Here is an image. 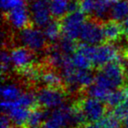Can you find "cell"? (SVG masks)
<instances>
[{
    "instance_id": "25",
    "label": "cell",
    "mask_w": 128,
    "mask_h": 128,
    "mask_svg": "<svg viewBox=\"0 0 128 128\" xmlns=\"http://www.w3.org/2000/svg\"><path fill=\"white\" fill-rule=\"evenodd\" d=\"M124 98H125V95H124L123 90H115L110 93L105 102L109 106L115 108L123 101Z\"/></svg>"
},
{
    "instance_id": "24",
    "label": "cell",
    "mask_w": 128,
    "mask_h": 128,
    "mask_svg": "<svg viewBox=\"0 0 128 128\" xmlns=\"http://www.w3.org/2000/svg\"><path fill=\"white\" fill-rule=\"evenodd\" d=\"M56 44L59 49L63 52L65 55L68 56H71L72 54H74L78 48L75 40H72V39L67 38H62Z\"/></svg>"
},
{
    "instance_id": "33",
    "label": "cell",
    "mask_w": 128,
    "mask_h": 128,
    "mask_svg": "<svg viewBox=\"0 0 128 128\" xmlns=\"http://www.w3.org/2000/svg\"><path fill=\"white\" fill-rule=\"evenodd\" d=\"M85 128H102L101 126L99 124H97V123H91V125L87 126Z\"/></svg>"
},
{
    "instance_id": "20",
    "label": "cell",
    "mask_w": 128,
    "mask_h": 128,
    "mask_svg": "<svg viewBox=\"0 0 128 128\" xmlns=\"http://www.w3.org/2000/svg\"><path fill=\"white\" fill-rule=\"evenodd\" d=\"M109 16L111 19L121 23L128 17V2L126 0H117L111 6Z\"/></svg>"
},
{
    "instance_id": "23",
    "label": "cell",
    "mask_w": 128,
    "mask_h": 128,
    "mask_svg": "<svg viewBox=\"0 0 128 128\" xmlns=\"http://www.w3.org/2000/svg\"><path fill=\"white\" fill-rule=\"evenodd\" d=\"M125 95V94H124ZM113 114L123 124L128 123V97L125 96L124 100L114 108Z\"/></svg>"
},
{
    "instance_id": "18",
    "label": "cell",
    "mask_w": 128,
    "mask_h": 128,
    "mask_svg": "<svg viewBox=\"0 0 128 128\" xmlns=\"http://www.w3.org/2000/svg\"><path fill=\"white\" fill-rule=\"evenodd\" d=\"M24 92L22 88L14 82H6L2 86L1 96L2 101L12 102L17 100Z\"/></svg>"
},
{
    "instance_id": "13",
    "label": "cell",
    "mask_w": 128,
    "mask_h": 128,
    "mask_svg": "<svg viewBox=\"0 0 128 128\" xmlns=\"http://www.w3.org/2000/svg\"><path fill=\"white\" fill-rule=\"evenodd\" d=\"M5 18L10 26L18 32L29 26L30 22H32L29 9L26 5L10 10L5 13Z\"/></svg>"
},
{
    "instance_id": "1",
    "label": "cell",
    "mask_w": 128,
    "mask_h": 128,
    "mask_svg": "<svg viewBox=\"0 0 128 128\" xmlns=\"http://www.w3.org/2000/svg\"><path fill=\"white\" fill-rule=\"evenodd\" d=\"M126 78L125 66L118 61L104 66L95 76L93 84L87 89L89 96L105 101L112 91L118 90Z\"/></svg>"
},
{
    "instance_id": "31",
    "label": "cell",
    "mask_w": 128,
    "mask_h": 128,
    "mask_svg": "<svg viewBox=\"0 0 128 128\" xmlns=\"http://www.w3.org/2000/svg\"><path fill=\"white\" fill-rule=\"evenodd\" d=\"M1 128H13L12 126V124L9 121V120L5 116L2 117L1 120Z\"/></svg>"
},
{
    "instance_id": "34",
    "label": "cell",
    "mask_w": 128,
    "mask_h": 128,
    "mask_svg": "<svg viewBox=\"0 0 128 128\" xmlns=\"http://www.w3.org/2000/svg\"><path fill=\"white\" fill-rule=\"evenodd\" d=\"M125 55H126V57L128 58V52H127V53H125Z\"/></svg>"
},
{
    "instance_id": "2",
    "label": "cell",
    "mask_w": 128,
    "mask_h": 128,
    "mask_svg": "<svg viewBox=\"0 0 128 128\" xmlns=\"http://www.w3.org/2000/svg\"><path fill=\"white\" fill-rule=\"evenodd\" d=\"M86 121L79 107L64 104L48 115L41 128H68Z\"/></svg>"
},
{
    "instance_id": "35",
    "label": "cell",
    "mask_w": 128,
    "mask_h": 128,
    "mask_svg": "<svg viewBox=\"0 0 128 128\" xmlns=\"http://www.w3.org/2000/svg\"><path fill=\"white\" fill-rule=\"evenodd\" d=\"M127 38H128V37H127Z\"/></svg>"
},
{
    "instance_id": "14",
    "label": "cell",
    "mask_w": 128,
    "mask_h": 128,
    "mask_svg": "<svg viewBox=\"0 0 128 128\" xmlns=\"http://www.w3.org/2000/svg\"><path fill=\"white\" fill-rule=\"evenodd\" d=\"M103 30L104 38L109 43L118 41L121 38L122 35H124L121 24L112 19L107 20L103 24Z\"/></svg>"
},
{
    "instance_id": "5",
    "label": "cell",
    "mask_w": 128,
    "mask_h": 128,
    "mask_svg": "<svg viewBox=\"0 0 128 128\" xmlns=\"http://www.w3.org/2000/svg\"><path fill=\"white\" fill-rule=\"evenodd\" d=\"M17 39L21 46L27 48L33 53L42 52L48 44L43 30L35 26H29L19 30Z\"/></svg>"
},
{
    "instance_id": "7",
    "label": "cell",
    "mask_w": 128,
    "mask_h": 128,
    "mask_svg": "<svg viewBox=\"0 0 128 128\" xmlns=\"http://www.w3.org/2000/svg\"><path fill=\"white\" fill-rule=\"evenodd\" d=\"M36 101L44 109L55 110L66 102V94L60 87H42L36 92Z\"/></svg>"
},
{
    "instance_id": "21",
    "label": "cell",
    "mask_w": 128,
    "mask_h": 128,
    "mask_svg": "<svg viewBox=\"0 0 128 128\" xmlns=\"http://www.w3.org/2000/svg\"><path fill=\"white\" fill-rule=\"evenodd\" d=\"M117 0H96V9L94 15L97 19H104L109 16L110 10Z\"/></svg>"
},
{
    "instance_id": "16",
    "label": "cell",
    "mask_w": 128,
    "mask_h": 128,
    "mask_svg": "<svg viewBox=\"0 0 128 128\" xmlns=\"http://www.w3.org/2000/svg\"><path fill=\"white\" fill-rule=\"evenodd\" d=\"M43 87H60L63 82L62 74L58 73L55 69L42 70L39 77V80Z\"/></svg>"
},
{
    "instance_id": "6",
    "label": "cell",
    "mask_w": 128,
    "mask_h": 128,
    "mask_svg": "<svg viewBox=\"0 0 128 128\" xmlns=\"http://www.w3.org/2000/svg\"><path fill=\"white\" fill-rule=\"evenodd\" d=\"M2 112L13 126L22 127L27 126L30 109L23 104L20 97L12 102L2 101Z\"/></svg>"
},
{
    "instance_id": "4",
    "label": "cell",
    "mask_w": 128,
    "mask_h": 128,
    "mask_svg": "<svg viewBox=\"0 0 128 128\" xmlns=\"http://www.w3.org/2000/svg\"><path fill=\"white\" fill-rule=\"evenodd\" d=\"M124 58L118 47L113 43H103L96 46H91V59L92 66L102 68L114 61H120Z\"/></svg>"
},
{
    "instance_id": "12",
    "label": "cell",
    "mask_w": 128,
    "mask_h": 128,
    "mask_svg": "<svg viewBox=\"0 0 128 128\" xmlns=\"http://www.w3.org/2000/svg\"><path fill=\"white\" fill-rule=\"evenodd\" d=\"M12 64L15 69L23 71L33 66L34 53L24 46H17L10 51Z\"/></svg>"
},
{
    "instance_id": "32",
    "label": "cell",
    "mask_w": 128,
    "mask_h": 128,
    "mask_svg": "<svg viewBox=\"0 0 128 128\" xmlns=\"http://www.w3.org/2000/svg\"><path fill=\"white\" fill-rule=\"evenodd\" d=\"M120 24H121L122 29H123L124 35H125L126 37H128V17L125 19H124Z\"/></svg>"
},
{
    "instance_id": "29",
    "label": "cell",
    "mask_w": 128,
    "mask_h": 128,
    "mask_svg": "<svg viewBox=\"0 0 128 128\" xmlns=\"http://www.w3.org/2000/svg\"><path fill=\"white\" fill-rule=\"evenodd\" d=\"M40 70L38 68L34 67L33 66H30V67L26 68V69L21 71L20 72L22 73L23 77L29 81H38L39 80V77L40 74Z\"/></svg>"
},
{
    "instance_id": "26",
    "label": "cell",
    "mask_w": 128,
    "mask_h": 128,
    "mask_svg": "<svg viewBox=\"0 0 128 128\" xmlns=\"http://www.w3.org/2000/svg\"><path fill=\"white\" fill-rule=\"evenodd\" d=\"M118 118L114 114L105 115L99 121V125L102 128H119L120 123Z\"/></svg>"
},
{
    "instance_id": "28",
    "label": "cell",
    "mask_w": 128,
    "mask_h": 128,
    "mask_svg": "<svg viewBox=\"0 0 128 128\" xmlns=\"http://www.w3.org/2000/svg\"><path fill=\"white\" fill-rule=\"evenodd\" d=\"M80 10L86 15H94L96 0H79Z\"/></svg>"
},
{
    "instance_id": "3",
    "label": "cell",
    "mask_w": 128,
    "mask_h": 128,
    "mask_svg": "<svg viewBox=\"0 0 128 128\" xmlns=\"http://www.w3.org/2000/svg\"><path fill=\"white\" fill-rule=\"evenodd\" d=\"M61 74L70 92H75L82 88L90 87L95 80V76L91 70H80L75 68L72 64L70 56L68 57L61 68Z\"/></svg>"
},
{
    "instance_id": "27",
    "label": "cell",
    "mask_w": 128,
    "mask_h": 128,
    "mask_svg": "<svg viewBox=\"0 0 128 128\" xmlns=\"http://www.w3.org/2000/svg\"><path fill=\"white\" fill-rule=\"evenodd\" d=\"M26 4V0H1V7L5 14L18 7L25 6Z\"/></svg>"
},
{
    "instance_id": "9",
    "label": "cell",
    "mask_w": 128,
    "mask_h": 128,
    "mask_svg": "<svg viewBox=\"0 0 128 128\" xmlns=\"http://www.w3.org/2000/svg\"><path fill=\"white\" fill-rule=\"evenodd\" d=\"M78 107L86 121L91 123L99 122L105 116V106L103 101L89 96L80 100Z\"/></svg>"
},
{
    "instance_id": "19",
    "label": "cell",
    "mask_w": 128,
    "mask_h": 128,
    "mask_svg": "<svg viewBox=\"0 0 128 128\" xmlns=\"http://www.w3.org/2000/svg\"><path fill=\"white\" fill-rule=\"evenodd\" d=\"M52 16L55 19H62L69 12L71 0H48Z\"/></svg>"
},
{
    "instance_id": "15",
    "label": "cell",
    "mask_w": 128,
    "mask_h": 128,
    "mask_svg": "<svg viewBox=\"0 0 128 128\" xmlns=\"http://www.w3.org/2000/svg\"><path fill=\"white\" fill-rule=\"evenodd\" d=\"M68 57H69V56L65 55L63 52L59 49L56 44H52L50 48H48V50L47 51V62L54 69L61 70Z\"/></svg>"
},
{
    "instance_id": "10",
    "label": "cell",
    "mask_w": 128,
    "mask_h": 128,
    "mask_svg": "<svg viewBox=\"0 0 128 128\" xmlns=\"http://www.w3.org/2000/svg\"><path fill=\"white\" fill-rule=\"evenodd\" d=\"M79 40L82 44L96 46L105 40L103 30V24L97 19H89L85 22L81 32Z\"/></svg>"
},
{
    "instance_id": "8",
    "label": "cell",
    "mask_w": 128,
    "mask_h": 128,
    "mask_svg": "<svg viewBox=\"0 0 128 128\" xmlns=\"http://www.w3.org/2000/svg\"><path fill=\"white\" fill-rule=\"evenodd\" d=\"M86 21V14L81 10L68 12L61 21L63 38L72 40L79 39L82 29Z\"/></svg>"
},
{
    "instance_id": "11",
    "label": "cell",
    "mask_w": 128,
    "mask_h": 128,
    "mask_svg": "<svg viewBox=\"0 0 128 128\" xmlns=\"http://www.w3.org/2000/svg\"><path fill=\"white\" fill-rule=\"evenodd\" d=\"M28 9L32 23L39 28H43L53 20L48 0H31Z\"/></svg>"
},
{
    "instance_id": "30",
    "label": "cell",
    "mask_w": 128,
    "mask_h": 128,
    "mask_svg": "<svg viewBox=\"0 0 128 128\" xmlns=\"http://www.w3.org/2000/svg\"><path fill=\"white\" fill-rule=\"evenodd\" d=\"M12 66V59H11L10 52L4 50L1 53V71L2 73L5 74L10 71L11 67Z\"/></svg>"
},
{
    "instance_id": "17",
    "label": "cell",
    "mask_w": 128,
    "mask_h": 128,
    "mask_svg": "<svg viewBox=\"0 0 128 128\" xmlns=\"http://www.w3.org/2000/svg\"><path fill=\"white\" fill-rule=\"evenodd\" d=\"M42 30L47 39V42L49 43L51 46L57 44L62 38V30L61 22L57 21L56 19L50 21L46 26L43 27Z\"/></svg>"
},
{
    "instance_id": "22",
    "label": "cell",
    "mask_w": 128,
    "mask_h": 128,
    "mask_svg": "<svg viewBox=\"0 0 128 128\" xmlns=\"http://www.w3.org/2000/svg\"><path fill=\"white\" fill-rule=\"evenodd\" d=\"M48 115L44 111L39 109H33L30 112L27 121V126H29V128L39 127L41 124L44 123Z\"/></svg>"
}]
</instances>
